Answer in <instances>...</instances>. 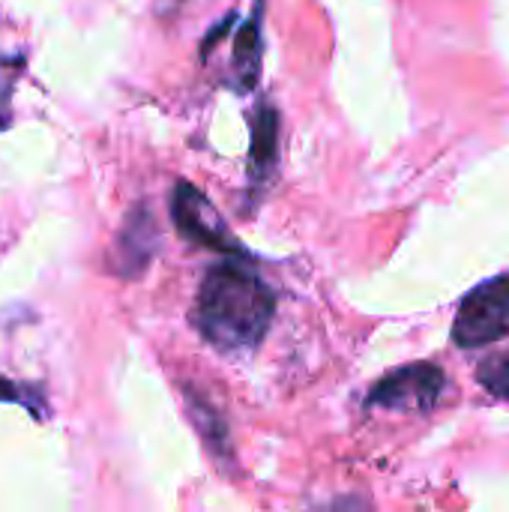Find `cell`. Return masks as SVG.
<instances>
[{
  "instance_id": "cell-7",
  "label": "cell",
  "mask_w": 509,
  "mask_h": 512,
  "mask_svg": "<svg viewBox=\"0 0 509 512\" xmlns=\"http://www.w3.org/2000/svg\"><path fill=\"white\" fill-rule=\"evenodd\" d=\"M264 3L255 0L252 15L243 21V27L234 36V75L243 90H252L261 75V60H264Z\"/></svg>"
},
{
  "instance_id": "cell-1",
  "label": "cell",
  "mask_w": 509,
  "mask_h": 512,
  "mask_svg": "<svg viewBox=\"0 0 509 512\" xmlns=\"http://www.w3.org/2000/svg\"><path fill=\"white\" fill-rule=\"evenodd\" d=\"M276 315V294L270 285L243 267V258L222 261L207 270L192 324L222 354H249L261 345Z\"/></svg>"
},
{
  "instance_id": "cell-5",
  "label": "cell",
  "mask_w": 509,
  "mask_h": 512,
  "mask_svg": "<svg viewBox=\"0 0 509 512\" xmlns=\"http://www.w3.org/2000/svg\"><path fill=\"white\" fill-rule=\"evenodd\" d=\"M159 246V234H156V222L150 216L147 207H138L129 213L117 246H114V267L120 276H141L144 267L153 261Z\"/></svg>"
},
{
  "instance_id": "cell-2",
  "label": "cell",
  "mask_w": 509,
  "mask_h": 512,
  "mask_svg": "<svg viewBox=\"0 0 509 512\" xmlns=\"http://www.w3.org/2000/svg\"><path fill=\"white\" fill-rule=\"evenodd\" d=\"M509 336V273L486 279L459 303L453 342L459 348H483Z\"/></svg>"
},
{
  "instance_id": "cell-6",
  "label": "cell",
  "mask_w": 509,
  "mask_h": 512,
  "mask_svg": "<svg viewBox=\"0 0 509 512\" xmlns=\"http://www.w3.org/2000/svg\"><path fill=\"white\" fill-rule=\"evenodd\" d=\"M279 162V114L273 105H261L252 117V144H249V180L264 186Z\"/></svg>"
},
{
  "instance_id": "cell-8",
  "label": "cell",
  "mask_w": 509,
  "mask_h": 512,
  "mask_svg": "<svg viewBox=\"0 0 509 512\" xmlns=\"http://www.w3.org/2000/svg\"><path fill=\"white\" fill-rule=\"evenodd\" d=\"M189 414H192V426L198 429V435L204 438L210 453L228 459L231 456V438H228V426H225L222 414L213 405H207L201 396H192V393H189Z\"/></svg>"
},
{
  "instance_id": "cell-3",
  "label": "cell",
  "mask_w": 509,
  "mask_h": 512,
  "mask_svg": "<svg viewBox=\"0 0 509 512\" xmlns=\"http://www.w3.org/2000/svg\"><path fill=\"white\" fill-rule=\"evenodd\" d=\"M171 219L180 231V237H186L195 246L213 249V252H225L231 258H246V246H240V240L231 234V228L225 225V219L219 216V210L210 204V198L195 189L192 183H177L171 192Z\"/></svg>"
},
{
  "instance_id": "cell-4",
  "label": "cell",
  "mask_w": 509,
  "mask_h": 512,
  "mask_svg": "<svg viewBox=\"0 0 509 512\" xmlns=\"http://www.w3.org/2000/svg\"><path fill=\"white\" fill-rule=\"evenodd\" d=\"M447 387V375L435 363H411L384 375L366 396V408L426 414L438 405Z\"/></svg>"
},
{
  "instance_id": "cell-9",
  "label": "cell",
  "mask_w": 509,
  "mask_h": 512,
  "mask_svg": "<svg viewBox=\"0 0 509 512\" xmlns=\"http://www.w3.org/2000/svg\"><path fill=\"white\" fill-rule=\"evenodd\" d=\"M477 381L501 402H509V351H498L477 366Z\"/></svg>"
}]
</instances>
